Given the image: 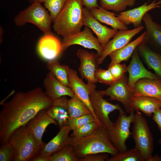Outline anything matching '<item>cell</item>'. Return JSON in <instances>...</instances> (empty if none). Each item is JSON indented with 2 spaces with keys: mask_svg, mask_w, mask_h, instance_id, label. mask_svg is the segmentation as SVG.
Instances as JSON below:
<instances>
[{
  "mask_svg": "<svg viewBox=\"0 0 161 161\" xmlns=\"http://www.w3.org/2000/svg\"><path fill=\"white\" fill-rule=\"evenodd\" d=\"M136 1V0H100L102 8L119 13L125 11L128 7L134 6Z\"/></svg>",
  "mask_w": 161,
  "mask_h": 161,
  "instance_id": "cell-30",
  "label": "cell"
},
{
  "mask_svg": "<svg viewBox=\"0 0 161 161\" xmlns=\"http://www.w3.org/2000/svg\"><path fill=\"white\" fill-rule=\"evenodd\" d=\"M37 48L41 57L49 61L55 59L62 52L61 43L52 34L44 35L39 40Z\"/></svg>",
  "mask_w": 161,
  "mask_h": 161,
  "instance_id": "cell-19",
  "label": "cell"
},
{
  "mask_svg": "<svg viewBox=\"0 0 161 161\" xmlns=\"http://www.w3.org/2000/svg\"><path fill=\"white\" fill-rule=\"evenodd\" d=\"M47 110L40 111L26 125L42 147L46 144L43 142L42 138L47 128L52 124L57 125L56 121L48 114Z\"/></svg>",
  "mask_w": 161,
  "mask_h": 161,
  "instance_id": "cell-18",
  "label": "cell"
},
{
  "mask_svg": "<svg viewBox=\"0 0 161 161\" xmlns=\"http://www.w3.org/2000/svg\"><path fill=\"white\" fill-rule=\"evenodd\" d=\"M152 119L156 122L161 133V109H156L153 114Z\"/></svg>",
  "mask_w": 161,
  "mask_h": 161,
  "instance_id": "cell-40",
  "label": "cell"
},
{
  "mask_svg": "<svg viewBox=\"0 0 161 161\" xmlns=\"http://www.w3.org/2000/svg\"><path fill=\"white\" fill-rule=\"evenodd\" d=\"M147 161H161V157L158 155L152 156L147 159Z\"/></svg>",
  "mask_w": 161,
  "mask_h": 161,
  "instance_id": "cell-43",
  "label": "cell"
},
{
  "mask_svg": "<svg viewBox=\"0 0 161 161\" xmlns=\"http://www.w3.org/2000/svg\"><path fill=\"white\" fill-rule=\"evenodd\" d=\"M142 21L146 32L143 41L152 49L161 53V25L154 21L148 12Z\"/></svg>",
  "mask_w": 161,
  "mask_h": 161,
  "instance_id": "cell-17",
  "label": "cell"
},
{
  "mask_svg": "<svg viewBox=\"0 0 161 161\" xmlns=\"http://www.w3.org/2000/svg\"><path fill=\"white\" fill-rule=\"evenodd\" d=\"M43 86L47 95L53 100L64 96L71 97L75 95L70 87L65 86L49 72L44 80Z\"/></svg>",
  "mask_w": 161,
  "mask_h": 161,
  "instance_id": "cell-20",
  "label": "cell"
},
{
  "mask_svg": "<svg viewBox=\"0 0 161 161\" xmlns=\"http://www.w3.org/2000/svg\"><path fill=\"white\" fill-rule=\"evenodd\" d=\"M68 0H35L39 3H43L49 12L52 22L61 12Z\"/></svg>",
  "mask_w": 161,
  "mask_h": 161,
  "instance_id": "cell-31",
  "label": "cell"
},
{
  "mask_svg": "<svg viewBox=\"0 0 161 161\" xmlns=\"http://www.w3.org/2000/svg\"><path fill=\"white\" fill-rule=\"evenodd\" d=\"M119 112L117 120L108 130V137L114 148L119 153H122L128 149L126 142L131 135L130 127L133 122L135 114L134 111L127 116L123 110Z\"/></svg>",
  "mask_w": 161,
  "mask_h": 161,
  "instance_id": "cell-7",
  "label": "cell"
},
{
  "mask_svg": "<svg viewBox=\"0 0 161 161\" xmlns=\"http://www.w3.org/2000/svg\"><path fill=\"white\" fill-rule=\"evenodd\" d=\"M76 54L80 61L78 69L82 78L88 82L96 83L95 74L98 68L100 56L97 53L81 49L77 50Z\"/></svg>",
  "mask_w": 161,
  "mask_h": 161,
  "instance_id": "cell-13",
  "label": "cell"
},
{
  "mask_svg": "<svg viewBox=\"0 0 161 161\" xmlns=\"http://www.w3.org/2000/svg\"><path fill=\"white\" fill-rule=\"evenodd\" d=\"M70 145L73 147L76 156L79 159L92 154L108 153L113 156L119 153L109 139L108 129L103 126L86 137H70Z\"/></svg>",
  "mask_w": 161,
  "mask_h": 161,
  "instance_id": "cell-2",
  "label": "cell"
},
{
  "mask_svg": "<svg viewBox=\"0 0 161 161\" xmlns=\"http://www.w3.org/2000/svg\"><path fill=\"white\" fill-rule=\"evenodd\" d=\"M159 143L161 145V138L159 141Z\"/></svg>",
  "mask_w": 161,
  "mask_h": 161,
  "instance_id": "cell-46",
  "label": "cell"
},
{
  "mask_svg": "<svg viewBox=\"0 0 161 161\" xmlns=\"http://www.w3.org/2000/svg\"><path fill=\"white\" fill-rule=\"evenodd\" d=\"M145 159L138 151L134 148L127 150L124 152L119 153L112 156L107 161H144Z\"/></svg>",
  "mask_w": 161,
  "mask_h": 161,
  "instance_id": "cell-33",
  "label": "cell"
},
{
  "mask_svg": "<svg viewBox=\"0 0 161 161\" xmlns=\"http://www.w3.org/2000/svg\"><path fill=\"white\" fill-rule=\"evenodd\" d=\"M53 100L42 88L36 87L27 92H18L9 101L1 104L0 112V141L3 144L12 133L27 123L40 111L48 110Z\"/></svg>",
  "mask_w": 161,
  "mask_h": 161,
  "instance_id": "cell-1",
  "label": "cell"
},
{
  "mask_svg": "<svg viewBox=\"0 0 161 161\" xmlns=\"http://www.w3.org/2000/svg\"><path fill=\"white\" fill-rule=\"evenodd\" d=\"M13 146L9 141L1 144L0 148V161H13Z\"/></svg>",
  "mask_w": 161,
  "mask_h": 161,
  "instance_id": "cell-37",
  "label": "cell"
},
{
  "mask_svg": "<svg viewBox=\"0 0 161 161\" xmlns=\"http://www.w3.org/2000/svg\"><path fill=\"white\" fill-rule=\"evenodd\" d=\"M35 0H28L30 4H32L34 2Z\"/></svg>",
  "mask_w": 161,
  "mask_h": 161,
  "instance_id": "cell-45",
  "label": "cell"
},
{
  "mask_svg": "<svg viewBox=\"0 0 161 161\" xmlns=\"http://www.w3.org/2000/svg\"><path fill=\"white\" fill-rule=\"evenodd\" d=\"M74 45H79L85 48L95 49L100 57L103 50V48L97 38L94 36L91 30L86 26H85L82 31L63 38L61 43L62 51Z\"/></svg>",
  "mask_w": 161,
  "mask_h": 161,
  "instance_id": "cell-11",
  "label": "cell"
},
{
  "mask_svg": "<svg viewBox=\"0 0 161 161\" xmlns=\"http://www.w3.org/2000/svg\"><path fill=\"white\" fill-rule=\"evenodd\" d=\"M49 157L39 154L33 158L30 161H49Z\"/></svg>",
  "mask_w": 161,
  "mask_h": 161,
  "instance_id": "cell-42",
  "label": "cell"
},
{
  "mask_svg": "<svg viewBox=\"0 0 161 161\" xmlns=\"http://www.w3.org/2000/svg\"><path fill=\"white\" fill-rule=\"evenodd\" d=\"M127 67L128 72L129 74L128 85L129 88L134 91L136 83L140 79L160 78L145 67L141 60L137 47L133 53L131 61Z\"/></svg>",
  "mask_w": 161,
  "mask_h": 161,
  "instance_id": "cell-16",
  "label": "cell"
},
{
  "mask_svg": "<svg viewBox=\"0 0 161 161\" xmlns=\"http://www.w3.org/2000/svg\"><path fill=\"white\" fill-rule=\"evenodd\" d=\"M135 111L131 135L135 142L134 148L146 161L152 155L153 138L145 119L140 111Z\"/></svg>",
  "mask_w": 161,
  "mask_h": 161,
  "instance_id": "cell-6",
  "label": "cell"
},
{
  "mask_svg": "<svg viewBox=\"0 0 161 161\" xmlns=\"http://www.w3.org/2000/svg\"><path fill=\"white\" fill-rule=\"evenodd\" d=\"M14 21L18 27L30 23L37 27L44 35L52 34L51 28L52 22L49 14L41 3L36 1L21 11L14 18Z\"/></svg>",
  "mask_w": 161,
  "mask_h": 161,
  "instance_id": "cell-5",
  "label": "cell"
},
{
  "mask_svg": "<svg viewBox=\"0 0 161 161\" xmlns=\"http://www.w3.org/2000/svg\"><path fill=\"white\" fill-rule=\"evenodd\" d=\"M109 158L107 153H99L87 155L79 159V161H105Z\"/></svg>",
  "mask_w": 161,
  "mask_h": 161,
  "instance_id": "cell-39",
  "label": "cell"
},
{
  "mask_svg": "<svg viewBox=\"0 0 161 161\" xmlns=\"http://www.w3.org/2000/svg\"><path fill=\"white\" fill-rule=\"evenodd\" d=\"M69 87L72 89L75 95L81 100L88 107L93 115L97 123L103 126L96 116L91 105L89 98L91 92L95 89V83L88 82L84 83L82 79L79 78L76 71L70 68L66 65Z\"/></svg>",
  "mask_w": 161,
  "mask_h": 161,
  "instance_id": "cell-10",
  "label": "cell"
},
{
  "mask_svg": "<svg viewBox=\"0 0 161 161\" xmlns=\"http://www.w3.org/2000/svg\"><path fill=\"white\" fill-rule=\"evenodd\" d=\"M102 126L96 122L87 123L72 131L70 137L74 138L82 137L92 134L99 127Z\"/></svg>",
  "mask_w": 161,
  "mask_h": 161,
  "instance_id": "cell-34",
  "label": "cell"
},
{
  "mask_svg": "<svg viewBox=\"0 0 161 161\" xmlns=\"http://www.w3.org/2000/svg\"><path fill=\"white\" fill-rule=\"evenodd\" d=\"M0 42H1V41L2 42V35L3 34V30L2 29V27H0Z\"/></svg>",
  "mask_w": 161,
  "mask_h": 161,
  "instance_id": "cell-44",
  "label": "cell"
},
{
  "mask_svg": "<svg viewBox=\"0 0 161 161\" xmlns=\"http://www.w3.org/2000/svg\"><path fill=\"white\" fill-rule=\"evenodd\" d=\"M161 7V0H154L151 3L147 1L137 7L120 12L117 16L126 26L132 24L134 28L142 25L144 16L148 12Z\"/></svg>",
  "mask_w": 161,
  "mask_h": 161,
  "instance_id": "cell-12",
  "label": "cell"
},
{
  "mask_svg": "<svg viewBox=\"0 0 161 161\" xmlns=\"http://www.w3.org/2000/svg\"><path fill=\"white\" fill-rule=\"evenodd\" d=\"M89 10L93 16L100 23L109 25L117 30H128V27L119 19L117 14L113 12L99 6Z\"/></svg>",
  "mask_w": 161,
  "mask_h": 161,
  "instance_id": "cell-26",
  "label": "cell"
},
{
  "mask_svg": "<svg viewBox=\"0 0 161 161\" xmlns=\"http://www.w3.org/2000/svg\"><path fill=\"white\" fill-rule=\"evenodd\" d=\"M83 6L81 0H68L53 22L54 31L63 38L80 31L84 26Z\"/></svg>",
  "mask_w": 161,
  "mask_h": 161,
  "instance_id": "cell-3",
  "label": "cell"
},
{
  "mask_svg": "<svg viewBox=\"0 0 161 161\" xmlns=\"http://www.w3.org/2000/svg\"><path fill=\"white\" fill-rule=\"evenodd\" d=\"M95 76L97 82L109 86L115 81L108 69L98 68L95 73Z\"/></svg>",
  "mask_w": 161,
  "mask_h": 161,
  "instance_id": "cell-36",
  "label": "cell"
},
{
  "mask_svg": "<svg viewBox=\"0 0 161 161\" xmlns=\"http://www.w3.org/2000/svg\"><path fill=\"white\" fill-rule=\"evenodd\" d=\"M144 28V26L142 25L132 29L118 30L113 38L108 42L103 48L102 54L98 59V64H102L111 53L130 42L135 36Z\"/></svg>",
  "mask_w": 161,
  "mask_h": 161,
  "instance_id": "cell-14",
  "label": "cell"
},
{
  "mask_svg": "<svg viewBox=\"0 0 161 161\" xmlns=\"http://www.w3.org/2000/svg\"><path fill=\"white\" fill-rule=\"evenodd\" d=\"M83 12L84 26L89 28L95 34L104 48L118 30L109 28L102 24L93 16L90 10L85 7H84Z\"/></svg>",
  "mask_w": 161,
  "mask_h": 161,
  "instance_id": "cell-15",
  "label": "cell"
},
{
  "mask_svg": "<svg viewBox=\"0 0 161 161\" xmlns=\"http://www.w3.org/2000/svg\"><path fill=\"white\" fill-rule=\"evenodd\" d=\"M68 105L70 119L92 114L87 106L75 95L68 100Z\"/></svg>",
  "mask_w": 161,
  "mask_h": 161,
  "instance_id": "cell-28",
  "label": "cell"
},
{
  "mask_svg": "<svg viewBox=\"0 0 161 161\" xmlns=\"http://www.w3.org/2000/svg\"><path fill=\"white\" fill-rule=\"evenodd\" d=\"M79 160L70 144L49 157V161H79Z\"/></svg>",
  "mask_w": 161,
  "mask_h": 161,
  "instance_id": "cell-32",
  "label": "cell"
},
{
  "mask_svg": "<svg viewBox=\"0 0 161 161\" xmlns=\"http://www.w3.org/2000/svg\"><path fill=\"white\" fill-rule=\"evenodd\" d=\"M83 6L88 10L99 7L97 3L98 0H81Z\"/></svg>",
  "mask_w": 161,
  "mask_h": 161,
  "instance_id": "cell-41",
  "label": "cell"
},
{
  "mask_svg": "<svg viewBox=\"0 0 161 161\" xmlns=\"http://www.w3.org/2000/svg\"><path fill=\"white\" fill-rule=\"evenodd\" d=\"M8 141L13 146V161H30L39 154L42 147L26 125L15 130Z\"/></svg>",
  "mask_w": 161,
  "mask_h": 161,
  "instance_id": "cell-4",
  "label": "cell"
},
{
  "mask_svg": "<svg viewBox=\"0 0 161 161\" xmlns=\"http://www.w3.org/2000/svg\"><path fill=\"white\" fill-rule=\"evenodd\" d=\"M134 89V96H148L161 100V78L140 79L136 83Z\"/></svg>",
  "mask_w": 161,
  "mask_h": 161,
  "instance_id": "cell-22",
  "label": "cell"
},
{
  "mask_svg": "<svg viewBox=\"0 0 161 161\" xmlns=\"http://www.w3.org/2000/svg\"><path fill=\"white\" fill-rule=\"evenodd\" d=\"M137 49L140 58L161 79V53L152 49L143 41L138 45Z\"/></svg>",
  "mask_w": 161,
  "mask_h": 161,
  "instance_id": "cell-23",
  "label": "cell"
},
{
  "mask_svg": "<svg viewBox=\"0 0 161 161\" xmlns=\"http://www.w3.org/2000/svg\"><path fill=\"white\" fill-rule=\"evenodd\" d=\"M145 33V31L134 41L111 53L109 55L111 59V62L108 66L120 63L123 61H128L132 56L138 45L143 41Z\"/></svg>",
  "mask_w": 161,
  "mask_h": 161,
  "instance_id": "cell-25",
  "label": "cell"
},
{
  "mask_svg": "<svg viewBox=\"0 0 161 161\" xmlns=\"http://www.w3.org/2000/svg\"><path fill=\"white\" fill-rule=\"evenodd\" d=\"M105 95L109 97L111 100H116L123 106L126 112L134 111L131 102L134 97V91L129 87L128 78L126 74L120 79L115 81L104 90Z\"/></svg>",
  "mask_w": 161,
  "mask_h": 161,
  "instance_id": "cell-9",
  "label": "cell"
},
{
  "mask_svg": "<svg viewBox=\"0 0 161 161\" xmlns=\"http://www.w3.org/2000/svg\"><path fill=\"white\" fill-rule=\"evenodd\" d=\"M131 106L134 111H140L147 116L151 117L156 109L161 108V100L148 96H134Z\"/></svg>",
  "mask_w": 161,
  "mask_h": 161,
  "instance_id": "cell-27",
  "label": "cell"
},
{
  "mask_svg": "<svg viewBox=\"0 0 161 161\" xmlns=\"http://www.w3.org/2000/svg\"><path fill=\"white\" fill-rule=\"evenodd\" d=\"M71 130L68 125L61 127L57 134L42 147L39 154L50 157L69 145Z\"/></svg>",
  "mask_w": 161,
  "mask_h": 161,
  "instance_id": "cell-21",
  "label": "cell"
},
{
  "mask_svg": "<svg viewBox=\"0 0 161 161\" xmlns=\"http://www.w3.org/2000/svg\"><path fill=\"white\" fill-rule=\"evenodd\" d=\"M104 90H93L89 95V98L94 113L102 125L109 130L113 123L109 117L110 113L115 110L119 112L123 110L118 104H112L103 98Z\"/></svg>",
  "mask_w": 161,
  "mask_h": 161,
  "instance_id": "cell-8",
  "label": "cell"
},
{
  "mask_svg": "<svg viewBox=\"0 0 161 161\" xmlns=\"http://www.w3.org/2000/svg\"><path fill=\"white\" fill-rule=\"evenodd\" d=\"M66 96L53 100L51 107L47 110L48 114L59 127L68 125L70 119L68 101Z\"/></svg>",
  "mask_w": 161,
  "mask_h": 161,
  "instance_id": "cell-24",
  "label": "cell"
},
{
  "mask_svg": "<svg viewBox=\"0 0 161 161\" xmlns=\"http://www.w3.org/2000/svg\"><path fill=\"white\" fill-rule=\"evenodd\" d=\"M94 122L97 123L93 115L91 114L69 119L68 125L72 131L87 123Z\"/></svg>",
  "mask_w": 161,
  "mask_h": 161,
  "instance_id": "cell-35",
  "label": "cell"
},
{
  "mask_svg": "<svg viewBox=\"0 0 161 161\" xmlns=\"http://www.w3.org/2000/svg\"><path fill=\"white\" fill-rule=\"evenodd\" d=\"M66 65H62L59 62L55 59L49 61L47 68L55 77L65 86L69 87L68 80Z\"/></svg>",
  "mask_w": 161,
  "mask_h": 161,
  "instance_id": "cell-29",
  "label": "cell"
},
{
  "mask_svg": "<svg viewBox=\"0 0 161 161\" xmlns=\"http://www.w3.org/2000/svg\"><path fill=\"white\" fill-rule=\"evenodd\" d=\"M108 69L110 71L115 81L123 77L128 72V67L124 64L117 63L109 66Z\"/></svg>",
  "mask_w": 161,
  "mask_h": 161,
  "instance_id": "cell-38",
  "label": "cell"
}]
</instances>
